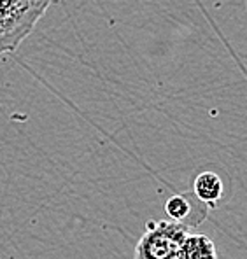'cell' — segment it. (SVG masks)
<instances>
[{"label": "cell", "mask_w": 247, "mask_h": 259, "mask_svg": "<svg viewBox=\"0 0 247 259\" xmlns=\"http://www.w3.org/2000/svg\"><path fill=\"white\" fill-rule=\"evenodd\" d=\"M53 0H0V55L16 51Z\"/></svg>", "instance_id": "obj_1"}, {"label": "cell", "mask_w": 247, "mask_h": 259, "mask_svg": "<svg viewBox=\"0 0 247 259\" xmlns=\"http://www.w3.org/2000/svg\"><path fill=\"white\" fill-rule=\"evenodd\" d=\"M223 193H225L223 179L214 172H202L196 175L195 181H193V194L203 205L216 207L221 201Z\"/></svg>", "instance_id": "obj_4"}, {"label": "cell", "mask_w": 247, "mask_h": 259, "mask_svg": "<svg viewBox=\"0 0 247 259\" xmlns=\"http://www.w3.org/2000/svg\"><path fill=\"white\" fill-rule=\"evenodd\" d=\"M188 230L174 221H149L135 245L134 259H177Z\"/></svg>", "instance_id": "obj_2"}, {"label": "cell", "mask_w": 247, "mask_h": 259, "mask_svg": "<svg viewBox=\"0 0 247 259\" xmlns=\"http://www.w3.org/2000/svg\"><path fill=\"white\" fill-rule=\"evenodd\" d=\"M165 212L170 217V221L191 228L202 223L207 214V208L193 193H184L170 196L165 201Z\"/></svg>", "instance_id": "obj_3"}, {"label": "cell", "mask_w": 247, "mask_h": 259, "mask_svg": "<svg viewBox=\"0 0 247 259\" xmlns=\"http://www.w3.org/2000/svg\"><path fill=\"white\" fill-rule=\"evenodd\" d=\"M177 259H218V250L207 235L189 233L182 242Z\"/></svg>", "instance_id": "obj_5"}]
</instances>
